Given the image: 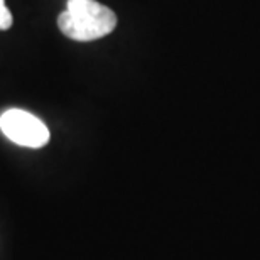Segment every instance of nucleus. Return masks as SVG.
Returning <instances> with one entry per match:
<instances>
[{"label":"nucleus","instance_id":"f257e3e1","mask_svg":"<svg viewBox=\"0 0 260 260\" xmlns=\"http://www.w3.org/2000/svg\"><path fill=\"white\" fill-rule=\"evenodd\" d=\"M115 12L96 0H68L66 10L58 17L61 32L68 39L81 43L108 36L115 29Z\"/></svg>","mask_w":260,"mask_h":260},{"label":"nucleus","instance_id":"f03ea898","mask_svg":"<svg viewBox=\"0 0 260 260\" xmlns=\"http://www.w3.org/2000/svg\"><path fill=\"white\" fill-rule=\"evenodd\" d=\"M0 130L9 140L20 147L41 149L49 142V128L46 123L20 108H9L0 115Z\"/></svg>","mask_w":260,"mask_h":260},{"label":"nucleus","instance_id":"7ed1b4c3","mask_svg":"<svg viewBox=\"0 0 260 260\" xmlns=\"http://www.w3.org/2000/svg\"><path fill=\"white\" fill-rule=\"evenodd\" d=\"M12 25V14L5 5V0H0V30H7Z\"/></svg>","mask_w":260,"mask_h":260}]
</instances>
